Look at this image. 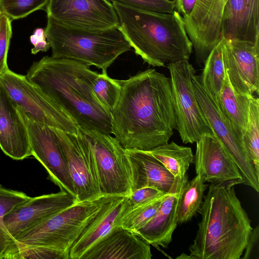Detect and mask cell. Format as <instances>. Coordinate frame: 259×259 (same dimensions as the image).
Masks as SVG:
<instances>
[{
	"mask_svg": "<svg viewBox=\"0 0 259 259\" xmlns=\"http://www.w3.org/2000/svg\"><path fill=\"white\" fill-rule=\"evenodd\" d=\"M112 4L117 15L118 29L145 63L161 67L189 60L193 45L181 14L144 11L117 2Z\"/></svg>",
	"mask_w": 259,
	"mask_h": 259,
	"instance_id": "obj_4",
	"label": "cell"
},
{
	"mask_svg": "<svg viewBox=\"0 0 259 259\" xmlns=\"http://www.w3.org/2000/svg\"><path fill=\"white\" fill-rule=\"evenodd\" d=\"M165 194L166 193L162 192L154 188L145 187L137 189L130 194L124 196L122 209L117 223L120 219L134 208L160 197Z\"/></svg>",
	"mask_w": 259,
	"mask_h": 259,
	"instance_id": "obj_32",
	"label": "cell"
},
{
	"mask_svg": "<svg viewBox=\"0 0 259 259\" xmlns=\"http://www.w3.org/2000/svg\"><path fill=\"white\" fill-rule=\"evenodd\" d=\"M176 259H194L193 257L190 255L186 254L184 253H183L179 256H177Z\"/></svg>",
	"mask_w": 259,
	"mask_h": 259,
	"instance_id": "obj_40",
	"label": "cell"
},
{
	"mask_svg": "<svg viewBox=\"0 0 259 259\" xmlns=\"http://www.w3.org/2000/svg\"><path fill=\"white\" fill-rule=\"evenodd\" d=\"M225 68L238 92L253 95L259 91V44L222 38Z\"/></svg>",
	"mask_w": 259,
	"mask_h": 259,
	"instance_id": "obj_17",
	"label": "cell"
},
{
	"mask_svg": "<svg viewBox=\"0 0 259 259\" xmlns=\"http://www.w3.org/2000/svg\"><path fill=\"white\" fill-rule=\"evenodd\" d=\"M112 196L76 202L46 220L35 228L15 238L6 257L24 246H40L56 248L69 256L70 248L86 225Z\"/></svg>",
	"mask_w": 259,
	"mask_h": 259,
	"instance_id": "obj_6",
	"label": "cell"
},
{
	"mask_svg": "<svg viewBox=\"0 0 259 259\" xmlns=\"http://www.w3.org/2000/svg\"><path fill=\"white\" fill-rule=\"evenodd\" d=\"M204 65L200 75L201 81L203 88L215 101L222 88L226 73L222 39L208 54Z\"/></svg>",
	"mask_w": 259,
	"mask_h": 259,
	"instance_id": "obj_26",
	"label": "cell"
},
{
	"mask_svg": "<svg viewBox=\"0 0 259 259\" xmlns=\"http://www.w3.org/2000/svg\"><path fill=\"white\" fill-rule=\"evenodd\" d=\"M259 99H250L248 121L243 136L248 156L256 175L259 177Z\"/></svg>",
	"mask_w": 259,
	"mask_h": 259,
	"instance_id": "obj_28",
	"label": "cell"
},
{
	"mask_svg": "<svg viewBox=\"0 0 259 259\" xmlns=\"http://www.w3.org/2000/svg\"><path fill=\"white\" fill-rule=\"evenodd\" d=\"M30 198L22 192L7 189L0 185V218Z\"/></svg>",
	"mask_w": 259,
	"mask_h": 259,
	"instance_id": "obj_36",
	"label": "cell"
},
{
	"mask_svg": "<svg viewBox=\"0 0 259 259\" xmlns=\"http://www.w3.org/2000/svg\"><path fill=\"white\" fill-rule=\"evenodd\" d=\"M181 193L166 195L154 216L135 233L150 245L167 248L178 225L177 210Z\"/></svg>",
	"mask_w": 259,
	"mask_h": 259,
	"instance_id": "obj_23",
	"label": "cell"
},
{
	"mask_svg": "<svg viewBox=\"0 0 259 259\" xmlns=\"http://www.w3.org/2000/svg\"><path fill=\"white\" fill-rule=\"evenodd\" d=\"M0 148L15 160L32 155L26 124L17 106L1 83Z\"/></svg>",
	"mask_w": 259,
	"mask_h": 259,
	"instance_id": "obj_19",
	"label": "cell"
},
{
	"mask_svg": "<svg viewBox=\"0 0 259 259\" xmlns=\"http://www.w3.org/2000/svg\"><path fill=\"white\" fill-rule=\"evenodd\" d=\"M159 161L174 176H186L194 156L190 147L180 146L172 141L145 151Z\"/></svg>",
	"mask_w": 259,
	"mask_h": 259,
	"instance_id": "obj_25",
	"label": "cell"
},
{
	"mask_svg": "<svg viewBox=\"0 0 259 259\" xmlns=\"http://www.w3.org/2000/svg\"><path fill=\"white\" fill-rule=\"evenodd\" d=\"M79 128L88 137L94 152L101 195L130 194L131 169L125 149L110 135Z\"/></svg>",
	"mask_w": 259,
	"mask_h": 259,
	"instance_id": "obj_10",
	"label": "cell"
},
{
	"mask_svg": "<svg viewBox=\"0 0 259 259\" xmlns=\"http://www.w3.org/2000/svg\"><path fill=\"white\" fill-rule=\"evenodd\" d=\"M152 256L150 244L135 232L116 226L81 259H151Z\"/></svg>",
	"mask_w": 259,
	"mask_h": 259,
	"instance_id": "obj_21",
	"label": "cell"
},
{
	"mask_svg": "<svg viewBox=\"0 0 259 259\" xmlns=\"http://www.w3.org/2000/svg\"><path fill=\"white\" fill-rule=\"evenodd\" d=\"M47 16L71 27L90 30L118 29L112 4L107 0H49Z\"/></svg>",
	"mask_w": 259,
	"mask_h": 259,
	"instance_id": "obj_13",
	"label": "cell"
},
{
	"mask_svg": "<svg viewBox=\"0 0 259 259\" xmlns=\"http://www.w3.org/2000/svg\"><path fill=\"white\" fill-rule=\"evenodd\" d=\"M76 202L74 197L61 190L31 197L0 218V259H6L15 238Z\"/></svg>",
	"mask_w": 259,
	"mask_h": 259,
	"instance_id": "obj_9",
	"label": "cell"
},
{
	"mask_svg": "<svg viewBox=\"0 0 259 259\" xmlns=\"http://www.w3.org/2000/svg\"><path fill=\"white\" fill-rule=\"evenodd\" d=\"M69 259L63 251L45 246H24L19 248L13 254L12 259Z\"/></svg>",
	"mask_w": 259,
	"mask_h": 259,
	"instance_id": "obj_33",
	"label": "cell"
},
{
	"mask_svg": "<svg viewBox=\"0 0 259 259\" xmlns=\"http://www.w3.org/2000/svg\"><path fill=\"white\" fill-rule=\"evenodd\" d=\"M194 94L208 122L216 136L226 147L244 180V184L259 192V177L248 156L243 136L223 114L215 100L203 88L200 75L192 77Z\"/></svg>",
	"mask_w": 259,
	"mask_h": 259,
	"instance_id": "obj_11",
	"label": "cell"
},
{
	"mask_svg": "<svg viewBox=\"0 0 259 259\" xmlns=\"http://www.w3.org/2000/svg\"><path fill=\"white\" fill-rule=\"evenodd\" d=\"M170 74L176 129L184 144H193L205 136L217 137L205 117L194 94L195 70L189 60L166 65Z\"/></svg>",
	"mask_w": 259,
	"mask_h": 259,
	"instance_id": "obj_7",
	"label": "cell"
},
{
	"mask_svg": "<svg viewBox=\"0 0 259 259\" xmlns=\"http://www.w3.org/2000/svg\"><path fill=\"white\" fill-rule=\"evenodd\" d=\"M46 37L52 57L93 65L107 73V68L131 46L118 29L90 30L69 27L47 16Z\"/></svg>",
	"mask_w": 259,
	"mask_h": 259,
	"instance_id": "obj_5",
	"label": "cell"
},
{
	"mask_svg": "<svg viewBox=\"0 0 259 259\" xmlns=\"http://www.w3.org/2000/svg\"><path fill=\"white\" fill-rule=\"evenodd\" d=\"M207 187L199 174L187 181L181 193L177 210L178 224L190 221L202 203L204 192Z\"/></svg>",
	"mask_w": 259,
	"mask_h": 259,
	"instance_id": "obj_27",
	"label": "cell"
},
{
	"mask_svg": "<svg viewBox=\"0 0 259 259\" xmlns=\"http://www.w3.org/2000/svg\"><path fill=\"white\" fill-rule=\"evenodd\" d=\"M0 83L29 119L64 132L79 133V127L71 117L31 83L26 75L9 69L0 74Z\"/></svg>",
	"mask_w": 259,
	"mask_h": 259,
	"instance_id": "obj_8",
	"label": "cell"
},
{
	"mask_svg": "<svg viewBox=\"0 0 259 259\" xmlns=\"http://www.w3.org/2000/svg\"><path fill=\"white\" fill-rule=\"evenodd\" d=\"M19 110L27 129L32 155L46 168L50 180L76 198L63 149L54 128L29 119Z\"/></svg>",
	"mask_w": 259,
	"mask_h": 259,
	"instance_id": "obj_14",
	"label": "cell"
},
{
	"mask_svg": "<svg viewBox=\"0 0 259 259\" xmlns=\"http://www.w3.org/2000/svg\"><path fill=\"white\" fill-rule=\"evenodd\" d=\"M12 21L0 13V74L9 69L7 57L12 37Z\"/></svg>",
	"mask_w": 259,
	"mask_h": 259,
	"instance_id": "obj_35",
	"label": "cell"
},
{
	"mask_svg": "<svg viewBox=\"0 0 259 259\" xmlns=\"http://www.w3.org/2000/svg\"><path fill=\"white\" fill-rule=\"evenodd\" d=\"M252 96L235 91L226 70L222 88L215 101L223 114L242 136L248 121L249 102Z\"/></svg>",
	"mask_w": 259,
	"mask_h": 259,
	"instance_id": "obj_24",
	"label": "cell"
},
{
	"mask_svg": "<svg viewBox=\"0 0 259 259\" xmlns=\"http://www.w3.org/2000/svg\"><path fill=\"white\" fill-rule=\"evenodd\" d=\"M224 1L225 3V2H226V1H227V0H224Z\"/></svg>",
	"mask_w": 259,
	"mask_h": 259,
	"instance_id": "obj_41",
	"label": "cell"
},
{
	"mask_svg": "<svg viewBox=\"0 0 259 259\" xmlns=\"http://www.w3.org/2000/svg\"><path fill=\"white\" fill-rule=\"evenodd\" d=\"M119 81L111 112L115 138L124 149L142 151L168 143L176 128L169 78L148 69Z\"/></svg>",
	"mask_w": 259,
	"mask_h": 259,
	"instance_id": "obj_1",
	"label": "cell"
},
{
	"mask_svg": "<svg viewBox=\"0 0 259 259\" xmlns=\"http://www.w3.org/2000/svg\"><path fill=\"white\" fill-rule=\"evenodd\" d=\"M49 0H0V13L12 21L25 18L39 10H45Z\"/></svg>",
	"mask_w": 259,
	"mask_h": 259,
	"instance_id": "obj_31",
	"label": "cell"
},
{
	"mask_svg": "<svg viewBox=\"0 0 259 259\" xmlns=\"http://www.w3.org/2000/svg\"><path fill=\"white\" fill-rule=\"evenodd\" d=\"M131 169V190L151 187L165 193L182 192L187 175L174 176L159 161L145 151L126 149Z\"/></svg>",
	"mask_w": 259,
	"mask_h": 259,
	"instance_id": "obj_18",
	"label": "cell"
},
{
	"mask_svg": "<svg viewBox=\"0 0 259 259\" xmlns=\"http://www.w3.org/2000/svg\"><path fill=\"white\" fill-rule=\"evenodd\" d=\"M168 194L134 208L118 221L116 226L134 232L140 229L156 213L162 200Z\"/></svg>",
	"mask_w": 259,
	"mask_h": 259,
	"instance_id": "obj_29",
	"label": "cell"
},
{
	"mask_svg": "<svg viewBox=\"0 0 259 259\" xmlns=\"http://www.w3.org/2000/svg\"><path fill=\"white\" fill-rule=\"evenodd\" d=\"M196 143L195 171L204 182L233 186L244 184L236 163L217 137L205 136Z\"/></svg>",
	"mask_w": 259,
	"mask_h": 259,
	"instance_id": "obj_16",
	"label": "cell"
},
{
	"mask_svg": "<svg viewBox=\"0 0 259 259\" xmlns=\"http://www.w3.org/2000/svg\"><path fill=\"white\" fill-rule=\"evenodd\" d=\"M62 146L77 202L98 198L101 195L91 144L79 128L77 134L53 128Z\"/></svg>",
	"mask_w": 259,
	"mask_h": 259,
	"instance_id": "obj_12",
	"label": "cell"
},
{
	"mask_svg": "<svg viewBox=\"0 0 259 259\" xmlns=\"http://www.w3.org/2000/svg\"><path fill=\"white\" fill-rule=\"evenodd\" d=\"M222 38L259 44V0H227Z\"/></svg>",
	"mask_w": 259,
	"mask_h": 259,
	"instance_id": "obj_20",
	"label": "cell"
},
{
	"mask_svg": "<svg viewBox=\"0 0 259 259\" xmlns=\"http://www.w3.org/2000/svg\"><path fill=\"white\" fill-rule=\"evenodd\" d=\"M231 185H209L199 209L201 220L189 247L195 259H239L252 230Z\"/></svg>",
	"mask_w": 259,
	"mask_h": 259,
	"instance_id": "obj_3",
	"label": "cell"
},
{
	"mask_svg": "<svg viewBox=\"0 0 259 259\" xmlns=\"http://www.w3.org/2000/svg\"><path fill=\"white\" fill-rule=\"evenodd\" d=\"M120 89L119 80L110 78L107 73L98 74L93 83V91L96 97L110 112L118 101Z\"/></svg>",
	"mask_w": 259,
	"mask_h": 259,
	"instance_id": "obj_30",
	"label": "cell"
},
{
	"mask_svg": "<svg viewBox=\"0 0 259 259\" xmlns=\"http://www.w3.org/2000/svg\"><path fill=\"white\" fill-rule=\"evenodd\" d=\"M47 39L45 30L38 28L34 30L33 34L30 36V40L31 44L34 46L38 42Z\"/></svg>",
	"mask_w": 259,
	"mask_h": 259,
	"instance_id": "obj_39",
	"label": "cell"
},
{
	"mask_svg": "<svg viewBox=\"0 0 259 259\" xmlns=\"http://www.w3.org/2000/svg\"><path fill=\"white\" fill-rule=\"evenodd\" d=\"M175 9L183 15V19L189 17L192 14L196 0H175Z\"/></svg>",
	"mask_w": 259,
	"mask_h": 259,
	"instance_id": "obj_38",
	"label": "cell"
},
{
	"mask_svg": "<svg viewBox=\"0 0 259 259\" xmlns=\"http://www.w3.org/2000/svg\"><path fill=\"white\" fill-rule=\"evenodd\" d=\"M225 3L224 0H196L191 15L183 19L199 64H204L208 54L222 39Z\"/></svg>",
	"mask_w": 259,
	"mask_h": 259,
	"instance_id": "obj_15",
	"label": "cell"
},
{
	"mask_svg": "<svg viewBox=\"0 0 259 259\" xmlns=\"http://www.w3.org/2000/svg\"><path fill=\"white\" fill-rule=\"evenodd\" d=\"M98 75L81 62L45 56L34 62L25 75L80 128L111 135V112L101 104L93 91Z\"/></svg>",
	"mask_w": 259,
	"mask_h": 259,
	"instance_id": "obj_2",
	"label": "cell"
},
{
	"mask_svg": "<svg viewBox=\"0 0 259 259\" xmlns=\"http://www.w3.org/2000/svg\"><path fill=\"white\" fill-rule=\"evenodd\" d=\"M242 259H259V226L252 230L247 240Z\"/></svg>",
	"mask_w": 259,
	"mask_h": 259,
	"instance_id": "obj_37",
	"label": "cell"
},
{
	"mask_svg": "<svg viewBox=\"0 0 259 259\" xmlns=\"http://www.w3.org/2000/svg\"><path fill=\"white\" fill-rule=\"evenodd\" d=\"M117 2L133 8L156 13H171L176 10L175 1L171 0H107Z\"/></svg>",
	"mask_w": 259,
	"mask_h": 259,
	"instance_id": "obj_34",
	"label": "cell"
},
{
	"mask_svg": "<svg viewBox=\"0 0 259 259\" xmlns=\"http://www.w3.org/2000/svg\"><path fill=\"white\" fill-rule=\"evenodd\" d=\"M124 197L113 196L103 204L71 246L69 259H81L88 249L116 227Z\"/></svg>",
	"mask_w": 259,
	"mask_h": 259,
	"instance_id": "obj_22",
	"label": "cell"
}]
</instances>
